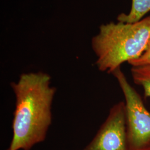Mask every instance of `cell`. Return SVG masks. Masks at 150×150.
Returning a JSON list of instances; mask_svg holds the SVG:
<instances>
[{"mask_svg": "<svg viewBox=\"0 0 150 150\" xmlns=\"http://www.w3.org/2000/svg\"><path fill=\"white\" fill-rule=\"evenodd\" d=\"M43 72L24 73L11 87L15 96L13 136L6 150H30L44 141L52 124V106L56 88Z\"/></svg>", "mask_w": 150, "mask_h": 150, "instance_id": "1", "label": "cell"}, {"mask_svg": "<svg viewBox=\"0 0 150 150\" xmlns=\"http://www.w3.org/2000/svg\"><path fill=\"white\" fill-rule=\"evenodd\" d=\"M150 40V16L134 23L118 22L101 26L91 41L98 69L112 74L123 63L139 57Z\"/></svg>", "mask_w": 150, "mask_h": 150, "instance_id": "2", "label": "cell"}, {"mask_svg": "<svg viewBox=\"0 0 150 150\" xmlns=\"http://www.w3.org/2000/svg\"><path fill=\"white\" fill-rule=\"evenodd\" d=\"M125 100L127 135L130 150H150V112L139 93L119 67L112 74Z\"/></svg>", "mask_w": 150, "mask_h": 150, "instance_id": "3", "label": "cell"}, {"mask_svg": "<svg viewBox=\"0 0 150 150\" xmlns=\"http://www.w3.org/2000/svg\"><path fill=\"white\" fill-rule=\"evenodd\" d=\"M83 150H130L125 102H117L110 108L107 118L96 134Z\"/></svg>", "mask_w": 150, "mask_h": 150, "instance_id": "4", "label": "cell"}, {"mask_svg": "<svg viewBox=\"0 0 150 150\" xmlns=\"http://www.w3.org/2000/svg\"><path fill=\"white\" fill-rule=\"evenodd\" d=\"M150 11V0H132V6L129 13L120 14L117 21L127 23H136L142 20Z\"/></svg>", "mask_w": 150, "mask_h": 150, "instance_id": "5", "label": "cell"}, {"mask_svg": "<svg viewBox=\"0 0 150 150\" xmlns=\"http://www.w3.org/2000/svg\"><path fill=\"white\" fill-rule=\"evenodd\" d=\"M131 72L134 83L143 87L145 98L150 97V64L132 66Z\"/></svg>", "mask_w": 150, "mask_h": 150, "instance_id": "6", "label": "cell"}, {"mask_svg": "<svg viewBox=\"0 0 150 150\" xmlns=\"http://www.w3.org/2000/svg\"><path fill=\"white\" fill-rule=\"evenodd\" d=\"M129 64L131 66L150 64V40L142 54L137 59L129 61Z\"/></svg>", "mask_w": 150, "mask_h": 150, "instance_id": "7", "label": "cell"}, {"mask_svg": "<svg viewBox=\"0 0 150 150\" xmlns=\"http://www.w3.org/2000/svg\"></svg>", "mask_w": 150, "mask_h": 150, "instance_id": "8", "label": "cell"}]
</instances>
